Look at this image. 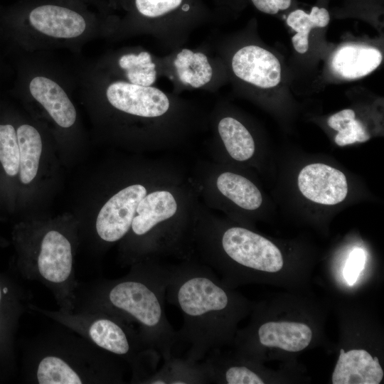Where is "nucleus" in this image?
<instances>
[{"instance_id":"f257e3e1","label":"nucleus","mask_w":384,"mask_h":384,"mask_svg":"<svg viewBox=\"0 0 384 384\" xmlns=\"http://www.w3.org/2000/svg\"><path fill=\"white\" fill-rule=\"evenodd\" d=\"M191 238L206 265L228 287L266 284L289 291L307 290L310 267L289 258L274 241L247 228L195 215Z\"/></svg>"},{"instance_id":"f03ea898","label":"nucleus","mask_w":384,"mask_h":384,"mask_svg":"<svg viewBox=\"0 0 384 384\" xmlns=\"http://www.w3.org/2000/svg\"><path fill=\"white\" fill-rule=\"evenodd\" d=\"M168 301L183 318L178 342L188 345L186 358L201 361L211 351L232 346L239 323L254 302L226 285L207 265H169Z\"/></svg>"},{"instance_id":"7ed1b4c3","label":"nucleus","mask_w":384,"mask_h":384,"mask_svg":"<svg viewBox=\"0 0 384 384\" xmlns=\"http://www.w3.org/2000/svg\"><path fill=\"white\" fill-rule=\"evenodd\" d=\"M169 273V265L149 257L131 265L122 277L78 282L74 309H99L119 316L136 329L146 347L165 360L178 343L165 313Z\"/></svg>"},{"instance_id":"20e7f679","label":"nucleus","mask_w":384,"mask_h":384,"mask_svg":"<svg viewBox=\"0 0 384 384\" xmlns=\"http://www.w3.org/2000/svg\"><path fill=\"white\" fill-rule=\"evenodd\" d=\"M306 292L254 302L248 325L235 334L233 349L262 363L282 361L292 370L297 354L324 341L327 306Z\"/></svg>"},{"instance_id":"39448f33","label":"nucleus","mask_w":384,"mask_h":384,"mask_svg":"<svg viewBox=\"0 0 384 384\" xmlns=\"http://www.w3.org/2000/svg\"><path fill=\"white\" fill-rule=\"evenodd\" d=\"M59 325L25 341L22 353L25 383H125L124 361Z\"/></svg>"},{"instance_id":"423d86ee","label":"nucleus","mask_w":384,"mask_h":384,"mask_svg":"<svg viewBox=\"0 0 384 384\" xmlns=\"http://www.w3.org/2000/svg\"><path fill=\"white\" fill-rule=\"evenodd\" d=\"M6 14L28 53L60 48L77 53L102 31L97 15L75 0H22Z\"/></svg>"},{"instance_id":"0eeeda50","label":"nucleus","mask_w":384,"mask_h":384,"mask_svg":"<svg viewBox=\"0 0 384 384\" xmlns=\"http://www.w3.org/2000/svg\"><path fill=\"white\" fill-rule=\"evenodd\" d=\"M340 309L341 335L332 384H380L384 378L381 330L367 312Z\"/></svg>"},{"instance_id":"6e6552de","label":"nucleus","mask_w":384,"mask_h":384,"mask_svg":"<svg viewBox=\"0 0 384 384\" xmlns=\"http://www.w3.org/2000/svg\"><path fill=\"white\" fill-rule=\"evenodd\" d=\"M28 309L53 320L99 348L127 363L132 370L149 348L136 329L113 314L99 309L52 311L33 304Z\"/></svg>"},{"instance_id":"1a4fd4ad","label":"nucleus","mask_w":384,"mask_h":384,"mask_svg":"<svg viewBox=\"0 0 384 384\" xmlns=\"http://www.w3.org/2000/svg\"><path fill=\"white\" fill-rule=\"evenodd\" d=\"M209 383L220 384L284 383L294 380L293 373H279L234 349L210 351L201 361Z\"/></svg>"},{"instance_id":"9d476101","label":"nucleus","mask_w":384,"mask_h":384,"mask_svg":"<svg viewBox=\"0 0 384 384\" xmlns=\"http://www.w3.org/2000/svg\"><path fill=\"white\" fill-rule=\"evenodd\" d=\"M154 176L151 183L129 185L112 195L102 206L96 218L95 232L105 244L123 240L128 234L141 200L161 178Z\"/></svg>"},{"instance_id":"9b49d317","label":"nucleus","mask_w":384,"mask_h":384,"mask_svg":"<svg viewBox=\"0 0 384 384\" xmlns=\"http://www.w3.org/2000/svg\"><path fill=\"white\" fill-rule=\"evenodd\" d=\"M31 297L14 278L0 273V373L16 370L15 335Z\"/></svg>"},{"instance_id":"f8f14e48","label":"nucleus","mask_w":384,"mask_h":384,"mask_svg":"<svg viewBox=\"0 0 384 384\" xmlns=\"http://www.w3.org/2000/svg\"><path fill=\"white\" fill-rule=\"evenodd\" d=\"M107 102L123 113L143 118L164 115L169 109L167 96L158 88L125 80L112 81L105 87Z\"/></svg>"},{"instance_id":"ddd939ff","label":"nucleus","mask_w":384,"mask_h":384,"mask_svg":"<svg viewBox=\"0 0 384 384\" xmlns=\"http://www.w3.org/2000/svg\"><path fill=\"white\" fill-rule=\"evenodd\" d=\"M297 187L308 201L323 206L343 202L348 194L346 175L339 169L323 163L304 166L297 176Z\"/></svg>"},{"instance_id":"4468645a","label":"nucleus","mask_w":384,"mask_h":384,"mask_svg":"<svg viewBox=\"0 0 384 384\" xmlns=\"http://www.w3.org/2000/svg\"><path fill=\"white\" fill-rule=\"evenodd\" d=\"M232 68L237 77L262 88L274 87L281 80L279 60L270 51L257 46L238 50L233 58Z\"/></svg>"},{"instance_id":"2eb2a0df","label":"nucleus","mask_w":384,"mask_h":384,"mask_svg":"<svg viewBox=\"0 0 384 384\" xmlns=\"http://www.w3.org/2000/svg\"><path fill=\"white\" fill-rule=\"evenodd\" d=\"M382 59L381 52L374 47L347 44L336 51L331 67L342 78L353 80L372 73L380 65Z\"/></svg>"},{"instance_id":"dca6fc26","label":"nucleus","mask_w":384,"mask_h":384,"mask_svg":"<svg viewBox=\"0 0 384 384\" xmlns=\"http://www.w3.org/2000/svg\"><path fill=\"white\" fill-rule=\"evenodd\" d=\"M215 190L237 207L255 210L262 203V196L257 186L245 176L232 171L219 173L214 178Z\"/></svg>"},{"instance_id":"f3484780","label":"nucleus","mask_w":384,"mask_h":384,"mask_svg":"<svg viewBox=\"0 0 384 384\" xmlns=\"http://www.w3.org/2000/svg\"><path fill=\"white\" fill-rule=\"evenodd\" d=\"M209 380L201 361L174 356L164 360L163 365L144 384H203Z\"/></svg>"},{"instance_id":"a211bd4d","label":"nucleus","mask_w":384,"mask_h":384,"mask_svg":"<svg viewBox=\"0 0 384 384\" xmlns=\"http://www.w3.org/2000/svg\"><path fill=\"white\" fill-rule=\"evenodd\" d=\"M16 134L20 155L18 179L23 184H28L38 172L42 139L38 130L27 123L18 126Z\"/></svg>"},{"instance_id":"6ab92c4d","label":"nucleus","mask_w":384,"mask_h":384,"mask_svg":"<svg viewBox=\"0 0 384 384\" xmlns=\"http://www.w3.org/2000/svg\"><path fill=\"white\" fill-rule=\"evenodd\" d=\"M218 130L226 152L236 161L251 159L255 153V140L247 129L231 117L220 119Z\"/></svg>"},{"instance_id":"aec40b11","label":"nucleus","mask_w":384,"mask_h":384,"mask_svg":"<svg viewBox=\"0 0 384 384\" xmlns=\"http://www.w3.org/2000/svg\"><path fill=\"white\" fill-rule=\"evenodd\" d=\"M174 65L179 80L193 87L206 85L212 78V68L206 55L202 53L183 49L177 54Z\"/></svg>"},{"instance_id":"412c9836","label":"nucleus","mask_w":384,"mask_h":384,"mask_svg":"<svg viewBox=\"0 0 384 384\" xmlns=\"http://www.w3.org/2000/svg\"><path fill=\"white\" fill-rule=\"evenodd\" d=\"M327 124L337 132L334 142L339 146L365 142L370 139L363 123L356 119L353 110L345 109L332 114L328 118Z\"/></svg>"},{"instance_id":"4be33fe9","label":"nucleus","mask_w":384,"mask_h":384,"mask_svg":"<svg viewBox=\"0 0 384 384\" xmlns=\"http://www.w3.org/2000/svg\"><path fill=\"white\" fill-rule=\"evenodd\" d=\"M117 66L132 83L151 86L156 80L155 64L151 61L150 54L146 51L122 55L117 60Z\"/></svg>"},{"instance_id":"5701e85b","label":"nucleus","mask_w":384,"mask_h":384,"mask_svg":"<svg viewBox=\"0 0 384 384\" xmlns=\"http://www.w3.org/2000/svg\"><path fill=\"white\" fill-rule=\"evenodd\" d=\"M0 166L6 177L18 175L20 155L16 128L11 123H0Z\"/></svg>"},{"instance_id":"b1692460","label":"nucleus","mask_w":384,"mask_h":384,"mask_svg":"<svg viewBox=\"0 0 384 384\" xmlns=\"http://www.w3.org/2000/svg\"><path fill=\"white\" fill-rule=\"evenodd\" d=\"M329 20V14L326 9L314 6L310 14L301 9L291 12L287 18V23L297 32L310 33L314 28L325 27Z\"/></svg>"},{"instance_id":"393cba45","label":"nucleus","mask_w":384,"mask_h":384,"mask_svg":"<svg viewBox=\"0 0 384 384\" xmlns=\"http://www.w3.org/2000/svg\"><path fill=\"white\" fill-rule=\"evenodd\" d=\"M366 261L365 250L354 247L348 254L342 270V276L349 286L354 285L364 269Z\"/></svg>"},{"instance_id":"a878e982","label":"nucleus","mask_w":384,"mask_h":384,"mask_svg":"<svg viewBox=\"0 0 384 384\" xmlns=\"http://www.w3.org/2000/svg\"><path fill=\"white\" fill-rule=\"evenodd\" d=\"M181 1L182 0H135V6L140 14L155 18L176 9Z\"/></svg>"},{"instance_id":"bb28decb","label":"nucleus","mask_w":384,"mask_h":384,"mask_svg":"<svg viewBox=\"0 0 384 384\" xmlns=\"http://www.w3.org/2000/svg\"><path fill=\"white\" fill-rule=\"evenodd\" d=\"M309 34L306 32H297L292 41L294 49L299 53H304L309 48Z\"/></svg>"},{"instance_id":"cd10ccee","label":"nucleus","mask_w":384,"mask_h":384,"mask_svg":"<svg viewBox=\"0 0 384 384\" xmlns=\"http://www.w3.org/2000/svg\"><path fill=\"white\" fill-rule=\"evenodd\" d=\"M255 6L262 12L275 14L279 9L273 0H252Z\"/></svg>"},{"instance_id":"c85d7f7f","label":"nucleus","mask_w":384,"mask_h":384,"mask_svg":"<svg viewBox=\"0 0 384 384\" xmlns=\"http://www.w3.org/2000/svg\"><path fill=\"white\" fill-rule=\"evenodd\" d=\"M81 3H83L87 6H95L97 9H102V2L100 0H75Z\"/></svg>"},{"instance_id":"c756f323","label":"nucleus","mask_w":384,"mask_h":384,"mask_svg":"<svg viewBox=\"0 0 384 384\" xmlns=\"http://www.w3.org/2000/svg\"><path fill=\"white\" fill-rule=\"evenodd\" d=\"M279 10H284L289 7L292 0H273Z\"/></svg>"}]
</instances>
